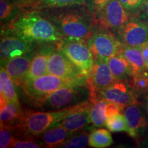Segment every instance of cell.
Returning <instances> with one entry per match:
<instances>
[{"mask_svg": "<svg viewBox=\"0 0 148 148\" xmlns=\"http://www.w3.org/2000/svg\"><path fill=\"white\" fill-rule=\"evenodd\" d=\"M143 108L145 110L146 114H147L148 117V92L147 93H145V97L143 98Z\"/></svg>", "mask_w": 148, "mask_h": 148, "instance_id": "36", "label": "cell"}, {"mask_svg": "<svg viewBox=\"0 0 148 148\" xmlns=\"http://www.w3.org/2000/svg\"><path fill=\"white\" fill-rule=\"evenodd\" d=\"M14 82L5 66L1 65L0 69V96H2L7 101L20 103L19 99L14 88Z\"/></svg>", "mask_w": 148, "mask_h": 148, "instance_id": "23", "label": "cell"}, {"mask_svg": "<svg viewBox=\"0 0 148 148\" xmlns=\"http://www.w3.org/2000/svg\"><path fill=\"white\" fill-rule=\"evenodd\" d=\"M123 114L128 127L127 133L130 136L138 137L147 129L148 117L143 106H140L138 103L127 106L124 109Z\"/></svg>", "mask_w": 148, "mask_h": 148, "instance_id": "14", "label": "cell"}, {"mask_svg": "<svg viewBox=\"0 0 148 148\" xmlns=\"http://www.w3.org/2000/svg\"><path fill=\"white\" fill-rule=\"evenodd\" d=\"M75 132H72L63 126L56 124L49 127L41 134L39 137L45 147H60V145L73 136Z\"/></svg>", "mask_w": 148, "mask_h": 148, "instance_id": "20", "label": "cell"}, {"mask_svg": "<svg viewBox=\"0 0 148 148\" xmlns=\"http://www.w3.org/2000/svg\"><path fill=\"white\" fill-rule=\"evenodd\" d=\"M110 0H86V5L90 12L96 17L103 7Z\"/></svg>", "mask_w": 148, "mask_h": 148, "instance_id": "32", "label": "cell"}, {"mask_svg": "<svg viewBox=\"0 0 148 148\" xmlns=\"http://www.w3.org/2000/svg\"><path fill=\"white\" fill-rule=\"evenodd\" d=\"M1 28L38 45L57 44L63 38L53 24L36 10L22 9L8 23L1 25Z\"/></svg>", "mask_w": 148, "mask_h": 148, "instance_id": "1", "label": "cell"}, {"mask_svg": "<svg viewBox=\"0 0 148 148\" xmlns=\"http://www.w3.org/2000/svg\"><path fill=\"white\" fill-rule=\"evenodd\" d=\"M106 127L108 130L112 132H127L128 131L127 122L124 114L119 113L115 115L107 118Z\"/></svg>", "mask_w": 148, "mask_h": 148, "instance_id": "29", "label": "cell"}, {"mask_svg": "<svg viewBox=\"0 0 148 148\" xmlns=\"http://www.w3.org/2000/svg\"><path fill=\"white\" fill-rule=\"evenodd\" d=\"M121 108L119 105L114 102L108 101L106 108H105V114H106V118H109L110 116L115 115V114L121 113Z\"/></svg>", "mask_w": 148, "mask_h": 148, "instance_id": "34", "label": "cell"}, {"mask_svg": "<svg viewBox=\"0 0 148 148\" xmlns=\"http://www.w3.org/2000/svg\"><path fill=\"white\" fill-rule=\"evenodd\" d=\"M44 147L43 144L36 141L34 136H25L23 138H16L14 140L12 147L16 148H39Z\"/></svg>", "mask_w": 148, "mask_h": 148, "instance_id": "31", "label": "cell"}, {"mask_svg": "<svg viewBox=\"0 0 148 148\" xmlns=\"http://www.w3.org/2000/svg\"><path fill=\"white\" fill-rule=\"evenodd\" d=\"M114 76L118 80H130L133 71L130 64L121 53L111 57L106 61Z\"/></svg>", "mask_w": 148, "mask_h": 148, "instance_id": "21", "label": "cell"}, {"mask_svg": "<svg viewBox=\"0 0 148 148\" xmlns=\"http://www.w3.org/2000/svg\"><path fill=\"white\" fill-rule=\"evenodd\" d=\"M130 86L134 92L147 93L148 92V69L134 73L130 80Z\"/></svg>", "mask_w": 148, "mask_h": 148, "instance_id": "26", "label": "cell"}, {"mask_svg": "<svg viewBox=\"0 0 148 148\" xmlns=\"http://www.w3.org/2000/svg\"><path fill=\"white\" fill-rule=\"evenodd\" d=\"M123 45L140 47L148 42V25L139 19H129L118 32Z\"/></svg>", "mask_w": 148, "mask_h": 148, "instance_id": "12", "label": "cell"}, {"mask_svg": "<svg viewBox=\"0 0 148 148\" xmlns=\"http://www.w3.org/2000/svg\"><path fill=\"white\" fill-rule=\"evenodd\" d=\"M143 7L144 9V12H145V16H147V18H148V0H145Z\"/></svg>", "mask_w": 148, "mask_h": 148, "instance_id": "37", "label": "cell"}, {"mask_svg": "<svg viewBox=\"0 0 148 148\" xmlns=\"http://www.w3.org/2000/svg\"><path fill=\"white\" fill-rule=\"evenodd\" d=\"M16 138L12 129L4 126L0 127V147H12Z\"/></svg>", "mask_w": 148, "mask_h": 148, "instance_id": "30", "label": "cell"}, {"mask_svg": "<svg viewBox=\"0 0 148 148\" xmlns=\"http://www.w3.org/2000/svg\"><path fill=\"white\" fill-rule=\"evenodd\" d=\"M39 11V10H38ZM63 38L86 40L95 24V17L86 4L40 10Z\"/></svg>", "mask_w": 148, "mask_h": 148, "instance_id": "2", "label": "cell"}, {"mask_svg": "<svg viewBox=\"0 0 148 148\" xmlns=\"http://www.w3.org/2000/svg\"><path fill=\"white\" fill-rule=\"evenodd\" d=\"M57 47L56 43H45L38 47L31 61L25 81L36 78L48 73V61L50 55Z\"/></svg>", "mask_w": 148, "mask_h": 148, "instance_id": "15", "label": "cell"}, {"mask_svg": "<svg viewBox=\"0 0 148 148\" xmlns=\"http://www.w3.org/2000/svg\"><path fill=\"white\" fill-rule=\"evenodd\" d=\"M140 49H141L142 53H143V56L144 60H145V62L146 64V66L148 69V42L144 44L140 47Z\"/></svg>", "mask_w": 148, "mask_h": 148, "instance_id": "35", "label": "cell"}, {"mask_svg": "<svg viewBox=\"0 0 148 148\" xmlns=\"http://www.w3.org/2000/svg\"><path fill=\"white\" fill-rule=\"evenodd\" d=\"M127 12H134L142 8L145 0H119Z\"/></svg>", "mask_w": 148, "mask_h": 148, "instance_id": "33", "label": "cell"}, {"mask_svg": "<svg viewBox=\"0 0 148 148\" xmlns=\"http://www.w3.org/2000/svg\"><path fill=\"white\" fill-rule=\"evenodd\" d=\"M142 147H148V138L147 140H144V141L141 144Z\"/></svg>", "mask_w": 148, "mask_h": 148, "instance_id": "38", "label": "cell"}, {"mask_svg": "<svg viewBox=\"0 0 148 148\" xmlns=\"http://www.w3.org/2000/svg\"><path fill=\"white\" fill-rule=\"evenodd\" d=\"M86 42L94 60L105 61L119 53L122 45L112 31L97 26L95 24Z\"/></svg>", "mask_w": 148, "mask_h": 148, "instance_id": "6", "label": "cell"}, {"mask_svg": "<svg viewBox=\"0 0 148 148\" xmlns=\"http://www.w3.org/2000/svg\"><path fill=\"white\" fill-rule=\"evenodd\" d=\"M25 112V110L21 108L20 103L8 101L3 106H0L1 126L17 128L23 121Z\"/></svg>", "mask_w": 148, "mask_h": 148, "instance_id": "19", "label": "cell"}, {"mask_svg": "<svg viewBox=\"0 0 148 148\" xmlns=\"http://www.w3.org/2000/svg\"><path fill=\"white\" fill-rule=\"evenodd\" d=\"M20 10H43L64 8L73 5L86 4V0H13Z\"/></svg>", "mask_w": 148, "mask_h": 148, "instance_id": "17", "label": "cell"}, {"mask_svg": "<svg viewBox=\"0 0 148 148\" xmlns=\"http://www.w3.org/2000/svg\"><path fill=\"white\" fill-rule=\"evenodd\" d=\"M91 104V102L88 100L82 108L72 112L57 124L63 126L72 132H76L83 129L91 123L89 114Z\"/></svg>", "mask_w": 148, "mask_h": 148, "instance_id": "18", "label": "cell"}, {"mask_svg": "<svg viewBox=\"0 0 148 148\" xmlns=\"http://www.w3.org/2000/svg\"><path fill=\"white\" fill-rule=\"evenodd\" d=\"M89 98L87 85H73L59 88L32 102L35 108L42 110H59L84 102Z\"/></svg>", "mask_w": 148, "mask_h": 148, "instance_id": "4", "label": "cell"}, {"mask_svg": "<svg viewBox=\"0 0 148 148\" xmlns=\"http://www.w3.org/2000/svg\"><path fill=\"white\" fill-rule=\"evenodd\" d=\"M48 73L74 80L86 82L87 77L56 47L50 55L48 61Z\"/></svg>", "mask_w": 148, "mask_h": 148, "instance_id": "11", "label": "cell"}, {"mask_svg": "<svg viewBox=\"0 0 148 148\" xmlns=\"http://www.w3.org/2000/svg\"><path fill=\"white\" fill-rule=\"evenodd\" d=\"M128 20V12L119 0H110L96 16L95 25L119 32Z\"/></svg>", "mask_w": 148, "mask_h": 148, "instance_id": "10", "label": "cell"}, {"mask_svg": "<svg viewBox=\"0 0 148 148\" xmlns=\"http://www.w3.org/2000/svg\"><path fill=\"white\" fill-rule=\"evenodd\" d=\"M57 47L82 71L88 77L94 63V58L84 40L63 38L57 43Z\"/></svg>", "mask_w": 148, "mask_h": 148, "instance_id": "7", "label": "cell"}, {"mask_svg": "<svg viewBox=\"0 0 148 148\" xmlns=\"http://www.w3.org/2000/svg\"><path fill=\"white\" fill-rule=\"evenodd\" d=\"M118 79L114 76L106 61L95 59L91 71L87 77L86 84L89 90L88 100H97L99 92L108 88Z\"/></svg>", "mask_w": 148, "mask_h": 148, "instance_id": "9", "label": "cell"}, {"mask_svg": "<svg viewBox=\"0 0 148 148\" xmlns=\"http://www.w3.org/2000/svg\"><path fill=\"white\" fill-rule=\"evenodd\" d=\"M108 101L100 99L91 103L89 114L90 122L95 127L106 126V116L105 114V108Z\"/></svg>", "mask_w": 148, "mask_h": 148, "instance_id": "24", "label": "cell"}, {"mask_svg": "<svg viewBox=\"0 0 148 148\" xmlns=\"http://www.w3.org/2000/svg\"><path fill=\"white\" fill-rule=\"evenodd\" d=\"M113 143V139L108 130L97 128L90 132L88 145L95 148H105Z\"/></svg>", "mask_w": 148, "mask_h": 148, "instance_id": "25", "label": "cell"}, {"mask_svg": "<svg viewBox=\"0 0 148 148\" xmlns=\"http://www.w3.org/2000/svg\"><path fill=\"white\" fill-rule=\"evenodd\" d=\"M90 133L87 131H82L76 135H73L66 140L60 147L82 148L88 145Z\"/></svg>", "mask_w": 148, "mask_h": 148, "instance_id": "28", "label": "cell"}, {"mask_svg": "<svg viewBox=\"0 0 148 148\" xmlns=\"http://www.w3.org/2000/svg\"><path fill=\"white\" fill-rule=\"evenodd\" d=\"M73 85H87L86 82L74 80L47 73L23 82L21 87L31 101L49 95L59 88Z\"/></svg>", "mask_w": 148, "mask_h": 148, "instance_id": "5", "label": "cell"}, {"mask_svg": "<svg viewBox=\"0 0 148 148\" xmlns=\"http://www.w3.org/2000/svg\"><path fill=\"white\" fill-rule=\"evenodd\" d=\"M88 100L59 110L45 112L25 110L23 121L19 127L13 129L14 134L16 138L18 136H39L46 130L60 123L72 112L82 108Z\"/></svg>", "mask_w": 148, "mask_h": 148, "instance_id": "3", "label": "cell"}, {"mask_svg": "<svg viewBox=\"0 0 148 148\" xmlns=\"http://www.w3.org/2000/svg\"><path fill=\"white\" fill-rule=\"evenodd\" d=\"M119 53H121L130 64L133 74L147 69L140 47H130L122 44Z\"/></svg>", "mask_w": 148, "mask_h": 148, "instance_id": "22", "label": "cell"}, {"mask_svg": "<svg viewBox=\"0 0 148 148\" xmlns=\"http://www.w3.org/2000/svg\"><path fill=\"white\" fill-rule=\"evenodd\" d=\"M39 45L28 41L7 29H1L0 56L1 65H4L10 59L34 51Z\"/></svg>", "mask_w": 148, "mask_h": 148, "instance_id": "8", "label": "cell"}, {"mask_svg": "<svg viewBox=\"0 0 148 148\" xmlns=\"http://www.w3.org/2000/svg\"><path fill=\"white\" fill-rule=\"evenodd\" d=\"M21 10L13 0H0V18L1 23H8Z\"/></svg>", "mask_w": 148, "mask_h": 148, "instance_id": "27", "label": "cell"}, {"mask_svg": "<svg viewBox=\"0 0 148 148\" xmlns=\"http://www.w3.org/2000/svg\"><path fill=\"white\" fill-rule=\"evenodd\" d=\"M35 53V50L20 56L15 57L5 63V69L16 86H21L25 82L28 73L31 61Z\"/></svg>", "mask_w": 148, "mask_h": 148, "instance_id": "16", "label": "cell"}, {"mask_svg": "<svg viewBox=\"0 0 148 148\" xmlns=\"http://www.w3.org/2000/svg\"><path fill=\"white\" fill-rule=\"evenodd\" d=\"M100 99H104L116 103L122 110H124L130 105L137 103L134 92L130 86L127 85L125 81L122 80H116L111 86L99 92L97 100Z\"/></svg>", "mask_w": 148, "mask_h": 148, "instance_id": "13", "label": "cell"}]
</instances>
